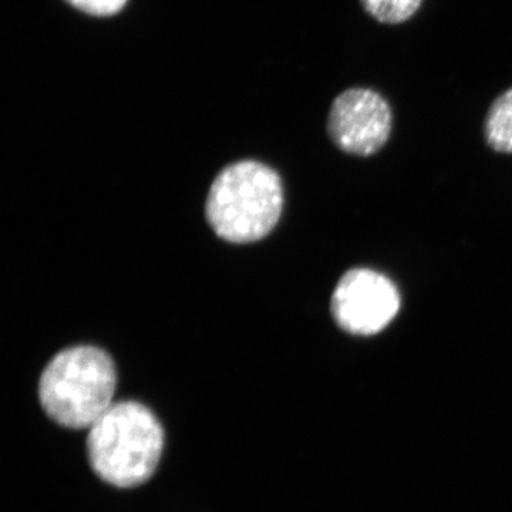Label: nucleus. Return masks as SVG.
Wrapping results in <instances>:
<instances>
[{
    "label": "nucleus",
    "mask_w": 512,
    "mask_h": 512,
    "mask_svg": "<svg viewBox=\"0 0 512 512\" xmlns=\"http://www.w3.org/2000/svg\"><path fill=\"white\" fill-rule=\"evenodd\" d=\"M66 2L74 9L97 18L116 15L127 5V0H66Z\"/></svg>",
    "instance_id": "6e6552de"
},
{
    "label": "nucleus",
    "mask_w": 512,
    "mask_h": 512,
    "mask_svg": "<svg viewBox=\"0 0 512 512\" xmlns=\"http://www.w3.org/2000/svg\"><path fill=\"white\" fill-rule=\"evenodd\" d=\"M163 446L160 421L137 402L114 403L87 436L94 473L120 488L146 483L156 471Z\"/></svg>",
    "instance_id": "7ed1b4c3"
},
{
    "label": "nucleus",
    "mask_w": 512,
    "mask_h": 512,
    "mask_svg": "<svg viewBox=\"0 0 512 512\" xmlns=\"http://www.w3.org/2000/svg\"><path fill=\"white\" fill-rule=\"evenodd\" d=\"M372 18L387 25H400L419 12L423 0H360Z\"/></svg>",
    "instance_id": "0eeeda50"
},
{
    "label": "nucleus",
    "mask_w": 512,
    "mask_h": 512,
    "mask_svg": "<svg viewBox=\"0 0 512 512\" xmlns=\"http://www.w3.org/2000/svg\"><path fill=\"white\" fill-rule=\"evenodd\" d=\"M117 373L113 360L96 346L57 353L39 380L47 416L67 429H90L113 406Z\"/></svg>",
    "instance_id": "f03ea898"
},
{
    "label": "nucleus",
    "mask_w": 512,
    "mask_h": 512,
    "mask_svg": "<svg viewBox=\"0 0 512 512\" xmlns=\"http://www.w3.org/2000/svg\"><path fill=\"white\" fill-rule=\"evenodd\" d=\"M485 138L500 153H512V89L495 99L485 119Z\"/></svg>",
    "instance_id": "423d86ee"
},
{
    "label": "nucleus",
    "mask_w": 512,
    "mask_h": 512,
    "mask_svg": "<svg viewBox=\"0 0 512 512\" xmlns=\"http://www.w3.org/2000/svg\"><path fill=\"white\" fill-rule=\"evenodd\" d=\"M284 210L276 171L258 161L225 167L208 191L205 215L212 231L232 244H251L271 234Z\"/></svg>",
    "instance_id": "f257e3e1"
},
{
    "label": "nucleus",
    "mask_w": 512,
    "mask_h": 512,
    "mask_svg": "<svg viewBox=\"0 0 512 512\" xmlns=\"http://www.w3.org/2000/svg\"><path fill=\"white\" fill-rule=\"evenodd\" d=\"M400 309V295L386 276L372 269H352L340 278L330 311L340 329L372 336L386 329Z\"/></svg>",
    "instance_id": "20e7f679"
},
{
    "label": "nucleus",
    "mask_w": 512,
    "mask_h": 512,
    "mask_svg": "<svg viewBox=\"0 0 512 512\" xmlns=\"http://www.w3.org/2000/svg\"><path fill=\"white\" fill-rule=\"evenodd\" d=\"M392 124V109L382 94L355 87L333 101L328 133L330 140L345 153L369 157L387 143Z\"/></svg>",
    "instance_id": "39448f33"
}]
</instances>
